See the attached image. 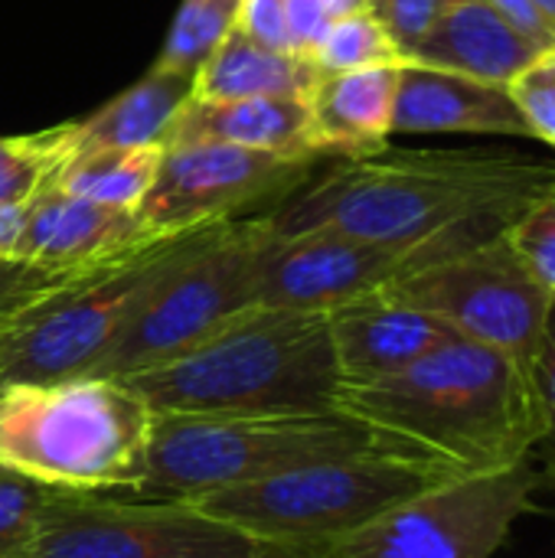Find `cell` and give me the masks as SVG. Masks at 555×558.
<instances>
[{
  "instance_id": "7",
  "label": "cell",
  "mask_w": 555,
  "mask_h": 558,
  "mask_svg": "<svg viewBox=\"0 0 555 558\" xmlns=\"http://www.w3.org/2000/svg\"><path fill=\"white\" fill-rule=\"evenodd\" d=\"M226 226V222H219ZM219 226L150 239L0 327V386L92 376L160 281Z\"/></svg>"
},
{
  "instance_id": "25",
  "label": "cell",
  "mask_w": 555,
  "mask_h": 558,
  "mask_svg": "<svg viewBox=\"0 0 555 558\" xmlns=\"http://www.w3.org/2000/svg\"><path fill=\"white\" fill-rule=\"evenodd\" d=\"M65 163V128L33 137H0V203L26 206L56 183Z\"/></svg>"
},
{
  "instance_id": "3",
  "label": "cell",
  "mask_w": 555,
  "mask_h": 558,
  "mask_svg": "<svg viewBox=\"0 0 555 558\" xmlns=\"http://www.w3.org/2000/svg\"><path fill=\"white\" fill-rule=\"evenodd\" d=\"M128 383L154 415H324L340 396L327 314L278 307H249Z\"/></svg>"
},
{
  "instance_id": "13",
  "label": "cell",
  "mask_w": 555,
  "mask_h": 558,
  "mask_svg": "<svg viewBox=\"0 0 555 558\" xmlns=\"http://www.w3.org/2000/svg\"><path fill=\"white\" fill-rule=\"evenodd\" d=\"M242 533L203 517L186 500H111L52 490L33 539L13 558H164Z\"/></svg>"
},
{
  "instance_id": "33",
  "label": "cell",
  "mask_w": 555,
  "mask_h": 558,
  "mask_svg": "<svg viewBox=\"0 0 555 558\" xmlns=\"http://www.w3.org/2000/svg\"><path fill=\"white\" fill-rule=\"evenodd\" d=\"M334 546H298V543H262L249 536H236L213 546H196L164 558H330Z\"/></svg>"
},
{
  "instance_id": "6",
  "label": "cell",
  "mask_w": 555,
  "mask_h": 558,
  "mask_svg": "<svg viewBox=\"0 0 555 558\" xmlns=\"http://www.w3.org/2000/svg\"><path fill=\"white\" fill-rule=\"evenodd\" d=\"M399 448L343 415H154L141 500H193L294 468ZM409 451V448H406Z\"/></svg>"
},
{
  "instance_id": "30",
  "label": "cell",
  "mask_w": 555,
  "mask_h": 558,
  "mask_svg": "<svg viewBox=\"0 0 555 558\" xmlns=\"http://www.w3.org/2000/svg\"><path fill=\"white\" fill-rule=\"evenodd\" d=\"M458 0H370V10L383 20L396 46L412 56V49L432 33V26L455 7Z\"/></svg>"
},
{
  "instance_id": "15",
  "label": "cell",
  "mask_w": 555,
  "mask_h": 558,
  "mask_svg": "<svg viewBox=\"0 0 555 558\" xmlns=\"http://www.w3.org/2000/svg\"><path fill=\"white\" fill-rule=\"evenodd\" d=\"M327 330L340 386H370L389 379L415 366L442 343L455 340L445 324L393 301L383 291L330 311Z\"/></svg>"
},
{
  "instance_id": "5",
  "label": "cell",
  "mask_w": 555,
  "mask_h": 558,
  "mask_svg": "<svg viewBox=\"0 0 555 558\" xmlns=\"http://www.w3.org/2000/svg\"><path fill=\"white\" fill-rule=\"evenodd\" d=\"M451 477L464 474L406 448H379L213 490L186 504L249 539L334 546Z\"/></svg>"
},
{
  "instance_id": "17",
  "label": "cell",
  "mask_w": 555,
  "mask_h": 558,
  "mask_svg": "<svg viewBox=\"0 0 555 558\" xmlns=\"http://www.w3.org/2000/svg\"><path fill=\"white\" fill-rule=\"evenodd\" d=\"M543 52L550 46L523 33L491 0H458L412 49L409 62L510 88Z\"/></svg>"
},
{
  "instance_id": "26",
  "label": "cell",
  "mask_w": 555,
  "mask_h": 558,
  "mask_svg": "<svg viewBox=\"0 0 555 558\" xmlns=\"http://www.w3.org/2000/svg\"><path fill=\"white\" fill-rule=\"evenodd\" d=\"M533 281L555 298V193L527 206L504 232Z\"/></svg>"
},
{
  "instance_id": "21",
  "label": "cell",
  "mask_w": 555,
  "mask_h": 558,
  "mask_svg": "<svg viewBox=\"0 0 555 558\" xmlns=\"http://www.w3.org/2000/svg\"><path fill=\"white\" fill-rule=\"evenodd\" d=\"M321 69L294 52H275L249 39L242 29L232 33L209 52L193 75L196 101H239V98H307Z\"/></svg>"
},
{
  "instance_id": "29",
  "label": "cell",
  "mask_w": 555,
  "mask_h": 558,
  "mask_svg": "<svg viewBox=\"0 0 555 558\" xmlns=\"http://www.w3.org/2000/svg\"><path fill=\"white\" fill-rule=\"evenodd\" d=\"M510 95L533 131V141L555 147V49L543 52L523 75L510 82Z\"/></svg>"
},
{
  "instance_id": "9",
  "label": "cell",
  "mask_w": 555,
  "mask_h": 558,
  "mask_svg": "<svg viewBox=\"0 0 555 558\" xmlns=\"http://www.w3.org/2000/svg\"><path fill=\"white\" fill-rule=\"evenodd\" d=\"M383 294L435 317L461 340L517 360L533 376L553 298L533 281L504 235L415 268Z\"/></svg>"
},
{
  "instance_id": "20",
  "label": "cell",
  "mask_w": 555,
  "mask_h": 558,
  "mask_svg": "<svg viewBox=\"0 0 555 558\" xmlns=\"http://www.w3.org/2000/svg\"><path fill=\"white\" fill-rule=\"evenodd\" d=\"M193 95V78L150 69L137 85L79 124H65V157L92 150H134L167 144L170 128Z\"/></svg>"
},
{
  "instance_id": "36",
  "label": "cell",
  "mask_w": 555,
  "mask_h": 558,
  "mask_svg": "<svg viewBox=\"0 0 555 558\" xmlns=\"http://www.w3.org/2000/svg\"><path fill=\"white\" fill-rule=\"evenodd\" d=\"M23 222H26V206H3L0 203V258H16Z\"/></svg>"
},
{
  "instance_id": "35",
  "label": "cell",
  "mask_w": 555,
  "mask_h": 558,
  "mask_svg": "<svg viewBox=\"0 0 555 558\" xmlns=\"http://www.w3.org/2000/svg\"><path fill=\"white\" fill-rule=\"evenodd\" d=\"M500 13H507L523 33H530L536 43H543V46H550L555 49V33L553 26L543 20V13L530 3V0H491Z\"/></svg>"
},
{
  "instance_id": "23",
  "label": "cell",
  "mask_w": 555,
  "mask_h": 558,
  "mask_svg": "<svg viewBox=\"0 0 555 558\" xmlns=\"http://www.w3.org/2000/svg\"><path fill=\"white\" fill-rule=\"evenodd\" d=\"M236 16L239 0H183L154 69L193 78L209 52L232 33Z\"/></svg>"
},
{
  "instance_id": "24",
  "label": "cell",
  "mask_w": 555,
  "mask_h": 558,
  "mask_svg": "<svg viewBox=\"0 0 555 558\" xmlns=\"http://www.w3.org/2000/svg\"><path fill=\"white\" fill-rule=\"evenodd\" d=\"M406 52L396 46L383 20L363 7L330 23L324 43L314 52V65L321 72H353L370 65H402Z\"/></svg>"
},
{
  "instance_id": "37",
  "label": "cell",
  "mask_w": 555,
  "mask_h": 558,
  "mask_svg": "<svg viewBox=\"0 0 555 558\" xmlns=\"http://www.w3.org/2000/svg\"><path fill=\"white\" fill-rule=\"evenodd\" d=\"M314 3H321L334 20H340V16H347V13H353V10L370 7V0H314Z\"/></svg>"
},
{
  "instance_id": "16",
  "label": "cell",
  "mask_w": 555,
  "mask_h": 558,
  "mask_svg": "<svg viewBox=\"0 0 555 558\" xmlns=\"http://www.w3.org/2000/svg\"><path fill=\"white\" fill-rule=\"evenodd\" d=\"M393 134H500L533 141L510 88L419 62L402 65Z\"/></svg>"
},
{
  "instance_id": "10",
  "label": "cell",
  "mask_w": 555,
  "mask_h": 558,
  "mask_svg": "<svg viewBox=\"0 0 555 558\" xmlns=\"http://www.w3.org/2000/svg\"><path fill=\"white\" fill-rule=\"evenodd\" d=\"M536 487L533 458L497 474L451 477L334 543L330 558H494L533 510Z\"/></svg>"
},
{
  "instance_id": "14",
  "label": "cell",
  "mask_w": 555,
  "mask_h": 558,
  "mask_svg": "<svg viewBox=\"0 0 555 558\" xmlns=\"http://www.w3.org/2000/svg\"><path fill=\"white\" fill-rule=\"evenodd\" d=\"M150 239L164 235H150L137 209H111L59 186H46L26 203L16 258L52 271H88L147 245Z\"/></svg>"
},
{
  "instance_id": "38",
  "label": "cell",
  "mask_w": 555,
  "mask_h": 558,
  "mask_svg": "<svg viewBox=\"0 0 555 558\" xmlns=\"http://www.w3.org/2000/svg\"><path fill=\"white\" fill-rule=\"evenodd\" d=\"M540 13H543V20L553 26V33H555V0H530Z\"/></svg>"
},
{
  "instance_id": "34",
  "label": "cell",
  "mask_w": 555,
  "mask_h": 558,
  "mask_svg": "<svg viewBox=\"0 0 555 558\" xmlns=\"http://www.w3.org/2000/svg\"><path fill=\"white\" fill-rule=\"evenodd\" d=\"M330 23H334V16L321 3H314V0H288V39H291V52L314 62V52L324 43Z\"/></svg>"
},
{
  "instance_id": "4",
  "label": "cell",
  "mask_w": 555,
  "mask_h": 558,
  "mask_svg": "<svg viewBox=\"0 0 555 558\" xmlns=\"http://www.w3.org/2000/svg\"><path fill=\"white\" fill-rule=\"evenodd\" d=\"M154 412L128 379L0 386V464L49 490L137 497Z\"/></svg>"
},
{
  "instance_id": "8",
  "label": "cell",
  "mask_w": 555,
  "mask_h": 558,
  "mask_svg": "<svg viewBox=\"0 0 555 558\" xmlns=\"http://www.w3.org/2000/svg\"><path fill=\"white\" fill-rule=\"evenodd\" d=\"M268 242L265 213L219 226L160 281L92 376L131 379L147 373L255 307L258 265Z\"/></svg>"
},
{
  "instance_id": "22",
  "label": "cell",
  "mask_w": 555,
  "mask_h": 558,
  "mask_svg": "<svg viewBox=\"0 0 555 558\" xmlns=\"http://www.w3.org/2000/svg\"><path fill=\"white\" fill-rule=\"evenodd\" d=\"M164 147L134 150H92L65 157L52 186L111 209H137L157 177Z\"/></svg>"
},
{
  "instance_id": "31",
  "label": "cell",
  "mask_w": 555,
  "mask_h": 558,
  "mask_svg": "<svg viewBox=\"0 0 555 558\" xmlns=\"http://www.w3.org/2000/svg\"><path fill=\"white\" fill-rule=\"evenodd\" d=\"M533 386H536V399L543 412V438L533 454H540L550 464V471H555V298L546 314L540 347H536V360H533Z\"/></svg>"
},
{
  "instance_id": "1",
  "label": "cell",
  "mask_w": 555,
  "mask_h": 558,
  "mask_svg": "<svg viewBox=\"0 0 555 558\" xmlns=\"http://www.w3.org/2000/svg\"><path fill=\"white\" fill-rule=\"evenodd\" d=\"M555 193V163L507 150H373L298 186L265 213L275 239L337 232L419 248L458 232L504 235L536 199Z\"/></svg>"
},
{
  "instance_id": "12",
  "label": "cell",
  "mask_w": 555,
  "mask_h": 558,
  "mask_svg": "<svg viewBox=\"0 0 555 558\" xmlns=\"http://www.w3.org/2000/svg\"><path fill=\"white\" fill-rule=\"evenodd\" d=\"M311 167V160H288L219 141L167 144L137 216L150 235L232 222L258 203L272 199L278 206L304 186Z\"/></svg>"
},
{
  "instance_id": "32",
  "label": "cell",
  "mask_w": 555,
  "mask_h": 558,
  "mask_svg": "<svg viewBox=\"0 0 555 558\" xmlns=\"http://www.w3.org/2000/svg\"><path fill=\"white\" fill-rule=\"evenodd\" d=\"M236 29L265 49L291 52L288 39V0H239Z\"/></svg>"
},
{
  "instance_id": "18",
  "label": "cell",
  "mask_w": 555,
  "mask_h": 558,
  "mask_svg": "<svg viewBox=\"0 0 555 558\" xmlns=\"http://www.w3.org/2000/svg\"><path fill=\"white\" fill-rule=\"evenodd\" d=\"M402 65H370L353 72L317 75L304 105L311 118V137L321 157H363L386 147L393 134Z\"/></svg>"
},
{
  "instance_id": "28",
  "label": "cell",
  "mask_w": 555,
  "mask_h": 558,
  "mask_svg": "<svg viewBox=\"0 0 555 558\" xmlns=\"http://www.w3.org/2000/svg\"><path fill=\"white\" fill-rule=\"evenodd\" d=\"M85 271H52L26 258H0V327L62 291Z\"/></svg>"
},
{
  "instance_id": "27",
  "label": "cell",
  "mask_w": 555,
  "mask_h": 558,
  "mask_svg": "<svg viewBox=\"0 0 555 558\" xmlns=\"http://www.w3.org/2000/svg\"><path fill=\"white\" fill-rule=\"evenodd\" d=\"M52 490L0 464V558H13L39 530Z\"/></svg>"
},
{
  "instance_id": "19",
  "label": "cell",
  "mask_w": 555,
  "mask_h": 558,
  "mask_svg": "<svg viewBox=\"0 0 555 558\" xmlns=\"http://www.w3.org/2000/svg\"><path fill=\"white\" fill-rule=\"evenodd\" d=\"M219 141L245 150L278 154L288 160H317L311 118L304 98H239V101H196L190 98L177 114L167 144ZM164 144V147H167Z\"/></svg>"
},
{
  "instance_id": "11",
  "label": "cell",
  "mask_w": 555,
  "mask_h": 558,
  "mask_svg": "<svg viewBox=\"0 0 555 558\" xmlns=\"http://www.w3.org/2000/svg\"><path fill=\"white\" fill-rule=\"evenodd\" d=\"M497 235L458 232L419 248H389L337 232H304L268 242L258 265L255 307L330 314L350 301L376 294L402 275L491 242Z\"/></svg>"
},
{
  "instance_id": "2",
  "label": "cell",
  "mask_w": 555,
  "mask_h": 558,
  "mask_svg": "<svg viewBox=\"0 0 555 558\" xmlns=\"http://www.w3.org/2000/svg\"><path fill=\"white\" fill-rule=\"evenodd\" d=\"M337 412L458 474L517 468L543 438L533 376L517 360L461 337L389 379L340 386Z\"/></svg>"
}]
</instances>
